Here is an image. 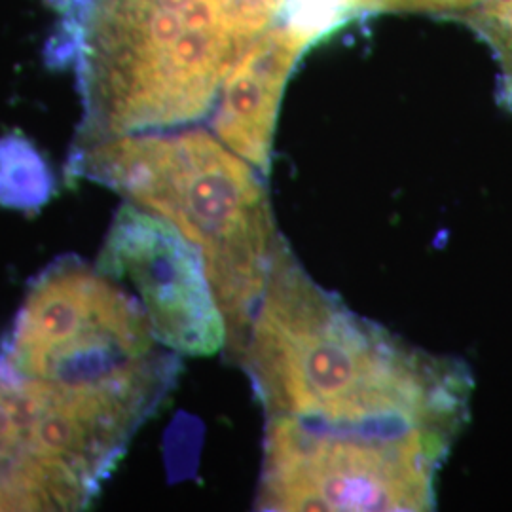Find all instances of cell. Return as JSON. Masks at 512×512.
<instances>
[{
    "label": "cell",
    "instance_id": "6da1fadb",
    "mask_svg": "<svg viewBox=\"0 0 512 512\" xmlns=\"http://www.w3.org/2000/svg\"><path fill=\"white\" fill-rule=\"evenodd\" d=\"M236 365L266 418L414 429L454 444L473 378L321 287L283 238Z\"/></svg>",
    "mask_w": 512,
    "mask_h": 512
},
{
    "label": "cell",
    "instance_id": "7a4b0ae2",
    "mask_svg": "<svg viewBox=\"0 0 512 512\" xmlns=\"http://www.w3.org/2000/svg\"><path fill=\"white\" fill-rule=\"evenodd\" d=\"M285 6L287 0H57V59L73 67L84 107L74 143L200 122Z\"/></svg>",
    "mask_w": 512,
    "mask_h": 512
},
{
    "label": "cell",
    "instance_id": "3957f363",
    "mask_svg": "<svg viewBox=\"0 0 512 512\" xmlns=\"http://www.w3.org/2000/svg\"><path fill=\"white\" fill-rule=\"evenodd\" d=\"M67 177L107 186L202 251L236 363L283 239L264 175L213 131L177 128L74 143Z\"/></svg>",
    "mask_w": 512,
    "mask_h": 512
},
{
    "label": "cell",
    "instance_id": "277c9868",
    "mask_svg": "<svg viewBox=\"0 0 512 512\" xmlns=\"http://www.w3.org/2000/svg\"><path fill=\"white\" fill-rule=\"evenodd\" d=\"M452 442L414 431L266 418L258 511H431Z\"/></svg>",
    "mask_w": 512,
    "mask_h": 512
},
{
    "label": "cell",
    "instance_id": "5b68a950",
    "mask_svg": "<svg viewBox=\"0 0 512 512\" xmlns=\"http://www.w3.org/2000/svg\"><path fill=\"white\" fill-rule=\"evenodd\" d=\"M164 353L143 306L69 256L29 285L0 355L23 378L88 387L124 378Z\"/></svg>",
    "mask_w": 512,
    "mask_h": 512
},
{
    "label": "cell",
    "instance_id": "8992f818",
    "mask_svg": "<svg viewBox=\"0 0 512 512\" xmlns=\"http://www.w3.org/2000/svg\"><path fill=\"white\" fill-rule=\"evenodd\" d=\"M95 268L128 279L156 340L186 357H213L226 346V325L202 251L171 222L126 202L110 224Z\"/></svg>",
    "mask_w": 512,
    "mask_h": 512
},
{
    "label": "cell",
    "instance_id": "52a82bcc",
    "mask_svg": "<svg viewBox=\"0 0 512 512\" xmlns=\"http://www.w3.org/2000/svg\"><path fill=\"white\" fill-rule=\"evenodd\" d=\"M317 38L281 18L238 61L211 112V131L264 177L272 169L281 101L298 61Z\"/></svg>",
    "mask_w": 512,
    "mask_h": 512
},
{
    "label": "cell",
    "instance_id": "ba28073f",
    "mask_svg": "<svg viewBox=\"0 0 512 512\" xmlns=\"http://www.w3.org/2000/svg\"><path fill=\"white\" fill-rule=\"evenodd\" d=\"M57 190L54 169L19 133L0 137V205L21 213H38Z\"/></svg>",
    "mask_w": 512,
    "mask_h": 512
},
{
    "label": "cell",
    "instance_id": "9c48e42d",
    "mask_svg": "<svg viewBox=\"0 0 512 512\" xmlns=\"http://www.w3.org/2000/svg\"><path fill=\"white\" fill-rule=\"evenodd\" d=\"M458 19L492 48L501 69V101L512 110V0H484Z\"/></svg>",
    "mask_w": 512,
    "mask_h": 512
},
{
    "label": "cell",
    "instance_id": "30bf717a",
    "mask_svg": "<svg viewBox=\"0 0 512 512\" xmlns=\"http://www.w3.org/2000/svg\"><path fill=\"white\" fill-rule=\"evenodd\" d=\"M355 14H431L459 18L484 0H342Z\"/></svg>",
    "mask_w": 512,
    "mask_h": 512
}]
</instances>
